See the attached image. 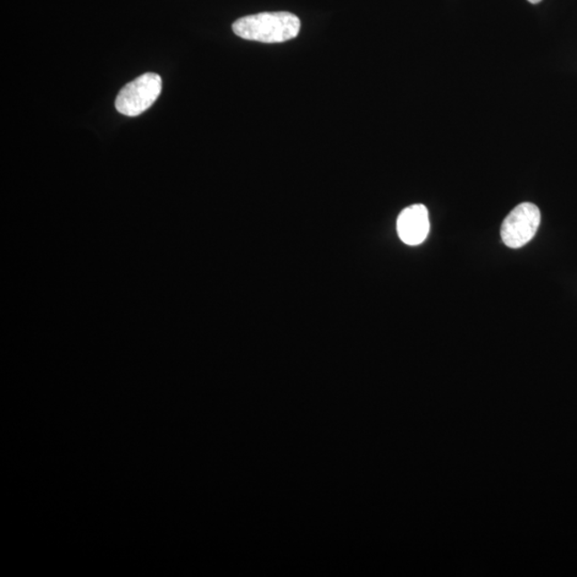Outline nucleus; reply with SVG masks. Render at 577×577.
<instances>
[{
    "mask_svg": "<svg viewBox=\"0 0 577 577\" xmlns=\"http://www.w3.org/2000/svg\"><path fill=\"white\" fill-rule=\"evenodd\" d=\"M162 87L159 74L146 73L139 76L119 92L115 103L117 111L128 117L141 115L159 99Z\"/></svg>",
    "mask_w": 577,
    "mask_h": 577,
    "instance_id": "2",
    "label": "nucleus"
},
{
    "mask_svg": "<svg viewBox=\"0 0 577 577\" xmlns=\"http://www.w3.org/2000/svg\"><path fill=\"white\" fill-rule=\"evenodd\" d=\"M301 21L290 13H263L234 21V34L248 41L282 43L297 38Z\"/></svg>",
    "mask_w": 577,
    "mask_h": 577,
    "instance_id": "1",
    "label": "nucleus"
},
{
    "mask_svg": "<svg viewBox=\"0 0 577 577\" xmlns=\"http://www.w3.org/2000/svg\"><path fill=\"white\" fill-rule=\"evenodd\" d=\"M430 230L429 213L423 205H413L401 212L397 221V231L401 241L416 247L427 238Z\"/></svg>",
    "mask_w": 577,
    "mask_h": 577,
    "instance_id": "4",
    "label": "nucleus"
},
{
    "mask_svg": "<svg viewBox=\"0 0 577 577\" xmlns=\"http://www.w3.org/2000/svg\"><path fill=\"white\" fill-rule=\"evenodd\" d=\"M528 2H530L532 4H536L541 3L542 0H528Z\"/></svg>",
    "mask_w": 577,
    "mask_h": 577,
    "instance_id": "5",
    "label": "nucleus"
},
{
    "mask_svg": "<svg viewBox=\"0 0 577 577\" xmlns=\"http://www.w3.org/2000/svg\"><path fill=\"white\" fill-rule=\"evenodd\" d=\"M541 213L536 205L523 203L510 212L503 222L500 236L506 247L521 248L531 242L540 226Z\"/></svg>",
    "mask_w": 577,
    "mask_h": 577,
    "instance_id": "3",
    "label": "nucleus"
}]
</instances>
